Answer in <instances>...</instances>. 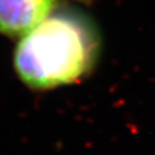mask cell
<instances>
[{
	"mask_svg": "<svg viewBox=\"0 0 155 155\" xmlns=\"http://www.w3.org/2000/svg\"><path fill=\"white\" fill-rule=\"evenodd\" d=\"M99 37L93 22L82 12H51L22 35L14 66L28 87L49 89L71 83L95 62Z\"/></svg>",
	"mask_w": 155,
	"mask_h": 155,
	"instance_id": "cell-1",
	"label": "cell"
},
{
	"mask_svg": "<svg viewBox=\"0 0 155 155\" xmlns=\"http://www.w3.org/2000/svg\"><path fill=\"white\" fill-rule=\"evenodd\" d=\"M55 0H0V33L22 37L45 20Z\"/></svg>",
	"mask_w": 155,
	"mask_h": 155,
	"instance_id": "cell-2",
	"label": "cell"
},
{
	"mask_svg": "<svg viewBox=\"0 0 155 155\" xmlns=\"http://www.w3.org/2000/svg\"><path fill=\"white\" fill-rule=\"evenodd\" d=\"M81 2H84V3H89L91 0H81Z\"/></svg>",
	"mask_w": 155,
	"mask_h": 155,
	"instance_id": "cell-3",
	"label": "cell"
}]
</instances>
